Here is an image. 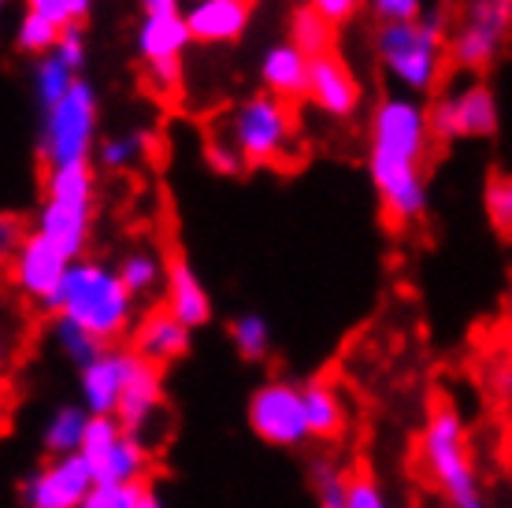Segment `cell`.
Returning <instances> with one entry per match:
<instances>
[{
  "instance_id": "cell-37",
  "label": "cell",
  "mask_w": 512,
  "mask_h": 508,
  "mask_svg": "<svg viewBox=\"0 0 512 508\" xmlns=\"http://www.w3.org/2000/svg\"><path fill=\"white\" fill-rule=\"evenodd\" d=\"M346 508H390V501H386L383 486L375 483L368 471H357V475L349 479V505Z\"/></svg>"
},
{
  "instance_id": "cell-34",
  "label": "cell",
  "mask_w": 512,
  "mask_h": 508,
  "mask_svg": "<svg viewBox=\"0 0 512 508\" xmlns=\"http://www.w3.org/2000/svg\"><path fill=\"white\" fill-rule=\"evenodd\" d=\"M375 26L386 23H416L423 19V0H368Z\"/></svg>"
},
{
  "instance_id": "cell-44",
  "label": "cell",
  "mask_w": 512,
  "mask_h": 508,
  "mask_svg": "<svg viewBox=\"0 0 512 508\" xmlns=\"http://www.w3.org/2000/svg\"><path fill=\"white\" fill-rule=\"evenodd\" d=\"M509 293H512V286H509Z\"/></svg>"
},
{
  "instance_id": "cell-20",
  "label": "cell",
  "mask_w": 512,
  "mask_h": 508,
  "mask_svg": "<svg viewBox=\"0 0 512 508\" xmlns=\"http://www.w3.org/2000/svg\"><path fill=\"white\" fill-rule=\"evenodd\" d=\"M260 82L264 93H275L282 101H305L308 97V56L297 49L294 41L286 38L279 45H271L260 56Z\"/></svg>"
},
{
  "instance_id": "cell-23",
  "label": "cell",
  "mask_w": 512,
  "mask_h": 508,
  "mask_svg": "<svg viewBox=\"0 0 512 508\" xmlns=\"http://www.w3.org/2000/svg\"><path fill=\"white\" fill-rule=\"evenodd\" d=\"M119 279L127 286L134 297H149L160 286H167V264L164 256L153 253V249H130L123 260L116 264Z\"/></svg>"
},
{
  "instance_id": "cell-24",
  "label": "cell",
  "mask_w": 512,
  "mask_h": 508,
  "mask_svg": "<svg viewBox=\"0 0 512 508\" xmlns=\"http://www.w3.org/2000/svg\"><path fill=\"white\" fill-rule=\"evenodd\" d=\"M86 427H90V412L78 405H64L45 427V449L52 457H75V453H82Z\"/></svg>"
},
{
  "instance_id": "cell-12",
  "label": "cell",
  "mask_w": 512,
  "mask_h": 508,
  "mask_svg": "<svg viewBox=\"0 0 512 508\" xmlns=\"http://www.w3.org/2000/svg\"><path fill=\"white\" fill-rule=\"evenodd\" d=\"M249 427L268 445H286V449L305 445L312 438L305 412V386H294V382L260 386L249 401Z\"/></svg>"
},
{
  "instance_id": "cell-1",
  "label": "cell",
  "mask_w": 512,
  "mask_h": 508,
  "mask_svg": "<svg viewBox=\"0 0 512 508\" xmlns=\"http://www.w3.org/2000/svg\"><path fill=\"white\" fill-rule=\"evenodd\" d=\"M427 108L409 93H386L368 115V175L390 227H412L427 212Z\"/></svg>"
},
{
  "instance_id": "cell-26",
  "label": "cell",
  "mask_w": 512,
  "mask_h": 508,
  "mask_svg": "<svg viewBox=\"0 0 512 508\" xmlns=\"http://www.w3.org/2000/svg\"><path fill=\"white\" fill-rule=\"evenodd\" d=\"M149 145L153 138L145 134V130H119V134H108L101 138L97 145V164L104 171H130V167H138L145 156H149Z\"/></svg>"
},
{
  "instance_id": "cell-17",
  "label": "cell",
  "mask_w": 512,
  "mask_h": 508,
  "mask_svg": "<svg viewBox=\"0 0 512 508\" xmlns=\"http://www.w3.org/2000/svg\"><path fill=\"white\" fill-rule=\"evenodd\" d=\"M256 0H193L186 4V26L193 45H231L249 30Z\"/></svg>"
},
{
  "instance_id": "cell-43",
  "label": "cell",
  "mask_w": 512,
  "mask_h": 508,
  "mask_svg": "<svg viewBox=\"0 0 512 508\" xmlns=\"http://www.w3.org/2000/svg\"><path fill=\"white\" fill-rule=\"evenodd\" d=\"M186 4H193V0H186Z\"/></svg>"
},
{
  "instance_id": "cell-38",
  "label": "cell",
  "mask_w": 512,
  "mask_h": 508,
  "mask_svg": "<svg viewBox=\"0 0 512 508\" xmlns=\"http://www.w3.org/2000/svg\"><path fill=\"white\" fill-rule=\"evenodd\" d=\"M205 156L219 175H242V171H249V167L242 164V156L234 153L231 145H223L219 138H212V134H208V141H205Z\"/></svg>"
},
{
  "instance_id": "cell-11",
  "label": "cell",
  "mask_w": 512,
  "mask_h": 508,
  "mask_svg": "<svg viewBox=\"0 0 512 508\" xmlns=\"http://www.w3.org/2000/svg\"><path fill=\"white\" fill-rule=\"evenodd\" d=\"M82 457L97 486H141L145 479V445L123 431L116 416H90Z\"/></svg>"
},
{
  "instance_id": "cell-42",
  "label": "cell",
  "mask_w": 512,
  "mask_h": 508,
  "mask_svg": "<svg viewBox=\"0 0 512 508\" xmlns=\"http://www.w3.org/2000/svg\"><path fill=\"white\" fill-rule=\"evenodd\" d=\"M297 4H308V0H297Z\"/></svg>"
},
{
  "instance_id": "cell-16",
  "label": "cell",
  "mask_w": 512,
  "mask_h": 508,
  "mask_svg": "<svg viewBox=\"0 0 512 508\" xmlns=\"http://www.w3.org/2000/svg\"><path fill=\"white\" fill-rule=\"evenodd\" d=\"M160 408H164V375H160V364L134 353L127 390L119 397V412H116L119 427L127 434H134V438H141L156 423Z\"/></svg>"
},
{
  "instance_id": "cell-28",
  "label": "cell",
  "mask_w": 512,
  "mask_h": 508,
  "mask_svg": "<svg viewBox=\"0 0 512 508\" xmlns=\"http://www.w3.org/2000/svg\"><path fill=\"white\" fill-rule=\"evenodd\" d=\"M60 34H64V30L52 23V19H45V15H38V12H23L19 23H15V49L23 52V56L41 60V56H52Z\"/></svg>"
},
{
  "instance_id": "cell-25",
  "label": "cell",
  "mask_w": 512,
  "mask_h": 508,
  "mask_svg": "<svg viewBox=\"0 0 512 508\" xmlns=\"http://www.w3.org/2000/svg\"><path fill=\"white\" fill-rule=\"evenodd\" d=\"M82 75H75L71 67H64L56 56H41L34 60V75H30V86H34V101H38V115L56 108V104L64 101L67 93L75 89V82Z\"/></svg>"
},
{
  "instance_id": "cell-2",
  "label": "cell",
  "mask_w": 512,
  "mask_h": 508,
  "mask_svg": "<svg viewBox=\"0 0 512 508\" xmlns=\"http://www.w3.org/2000/svg\"><path fill=\"white\" fill-rule=\"evenodd\" d=\"M212 138L231 145L245 167H290L297 160L294 104L275 93H253L219 115Z\"/></svg>"
},
{
  "instance_id": "cell-18",
  "label": "cell",
  "mask_w": 512,
  "mask_h": 508,
  "mask_svg": "<svg viewBox=\"0 0 512 508\" xmlns=\"http://www.w3.org/2000/svg\"><path fill=\"white\" fill-rule=\"evenodd\" d=\"M134 364V349H104L93 364L82 368V405L90 416H116L119 397L127 390V375Z\"/></svg>"
},
{
  "instance_id": "cell-31",
  "label": "cell",
  "mask_w": 512,
  "mask_h": 508,
  "mask_svg": "<svg viewBox=\"0 0 512 508\" xmlns=\"http://www.w3.org/2000/svg\"><path fill=\"white\" fill-rule=\"evenodd\" d=\"M483 208H487L490 227L498 230L501 238H512V175L494 171L487 178V190H483Z\"/></svg>"
},
{
  "instance_id": "cell-30",
  "label": "cell",
  "mask_w": 512,
  "mask_h": 508,
  "mask_svg": "<svg viewBox=\"0 0 512 508\" xmlns=\"http://www.w3.org/2000/svg\"><path fill=\"white\" fill-rule=\"evenodd\" d=\"M349 475L338 468L334 460H316L312 464V490H316V505L320 508H346L349 505Z\"/></svg>"
},
{
  "instance_id": "cell-36",
  "label": "cell",
  "mask_w": 512,
  "mask_h": 508,
  "mask_svg": "<svg viewBox=\"0 0 512 508\" xmlns=\"http://www.w3.org/2000/svg\"><path fill=\"white\" fill-rule=\"evenodd\" d=\"M141 486H93V494L86 497L82 508H138Z\"/></svg>"
},
{
  "instance_id": "cell-35",
  "label": "cell",
  "mask_w": 512,
  "mask_h": 508,
  "mask_svg": "<svg viewBox=\"0 0 512 508\" xmlns=\"http://www.w3.org/2000/svg\"><path fill=\"white\" fill-rule=\"evenodd\" d=\"M52 56L64 67H71L75 75H82L86 71V30L82 26H67L60 41H56V49H52Z\"/></svg>"
},
{
  "instance_id": "cell-39",
  "label": "cell",
  "mask_w": 512,
  "mask_h": 508,
  "mask_svg": "<svg viewBox=\"0 0 512 508\" xmlns=\"http://www.w3.org/2000/svg\"><path fill=\"white\" fill-rule=\"evenodd\" d=\"M308 8H316L338 30V26H346L360 12V0H308Z\"/></svg>"
},
{
  "instance_id": "cell-41",
  "label": "cell",
  "mask_w": 512,
  "mask_h": 508,
  "mask_svg": "<svg viewBox=\"0 0 512 508\" xmlns=\"http://www.w3.org/2000/svg\"><path fill=\"white\" fill-rule=\"evenodd\" d=\"M138 508H164V501H160V494H156L153 486H141V501Z\"/></svg>"
},
{
  "instance_id": "cell-7",
  "label": "cell",
  "mask_w": 512,
  "mask_h": 508,
  "mask_svg": "<svg viewBox=\"0 0 512 508\" xmlns=\"http://www.w3.org/2000/svg\"><path fill=\"white\" fill-rule=\"evenodd\" d=\"M97 127H101V101L93 82L78 78L75 89L67 93L64 101L41 112L38 119V160L45 171L67 164H90L97 156Z\"/></svg>"
},
{
  "instance_id": "cell-13",
  "label": "cell",
  "mask_w": 512,
  "mask_h": 508,
  "mask_svg": "<svg viewBox=\"0 0 512 508\" xmlns=\"http://www.w3.org/2000/svg\"><path fill=\"white\" fill-rule=\"evenodd\" d=\"M12 286L23 293L30 305L52 312L56 308V297L64 290V279L71 271V260H67L52 242H45L38 230H26V238L19 242L12 256Z\"/></svg>"
},
{
  "instance_id": "cell-6",
  "label": "cell",
  "mask_w": 512,
  "mask_h": 508,
  "mask_svg": "<svg viewBox=\"0 0 512 508\" xmlns=\"http://www.w3.org/2000/svg\"><path fill=\"white\" fill-rule=\"evenodd\" d=\"M420 460L427 468V479L446 494L453 508H487L472 464V449H468V431L449 405H438L423 423Z\"/></svg>"
},
{
  "instance_id": "cell-10",
  "label": "cell",
  "mask_w": 512,
  "mask_h": 508,
  "mask_svg": "<svg viewBox=\"0 0 512 508\" xmlns=\"http://www.w3.org/2000/svg\"><path fill=\"white\" fill-rule=\"evenodd\" d=\"M193 45V34L186 26V15H141L134 30V49H138L145 78L160 97H175L182 89V52Z\"/></svg>"
},
{
  "instance_id": "cell-33",
  "label": "cell",
  "mask_w": 512,
  "mask_h": 508,
  "mask_svg": "<svg viewBox=\"0 0 512 508\" xmlns=\"http://www.w3.org/2000/svg\"><path fill=\"white\" fill-rule=\"evenodd\" d=\"M26 12H38L45 19L67 30V26H82L93 12V0H26Z\"/></svg>"
},
{
  "instance_id": "cell-8",
  "label": "cell",
  "mask_w": 512,
  "mask_h": 508,
  "mask_svg": "<svg viewBox=\"0 0 512 508\" xmlns=\"http://www.w3.org/2000/svg\"><path fill=\"white\" fill-rule=\"evenodd\" d=\"M512 38V0H453L449 64L483 75Z\"/></svg>"
},
{
  "instance_id": "cell-32",
  "label": "cell",
  "mask_w": 512,
  "mask_h": 508,
  "mask_svg": "<svg viewBox=\"0 0 512 508\" xmlns=\"http://www.w3.org/2000/svg\"><path fill=\"white\" fill-rule=\"evenodd\" d=\"M231 342L234 349L245 356V360H260V356H268V345H271V327L264 316H256V312H245L231 323Z\"/></svg>"
},
{
  "instance_id": "cell-5",
  "label": "cell",
  "mask_w": 512,
  "mask_h": 508,
  "mask_svg": "<svg viewBox=\"0 0 512 508\" xmlns=\"http://www.w3.org/2000/svg\"><path fill=\"white\" fill-rule=\"evenodd\" d=\"M41 190L45 193H41L34 230L75 264L86 253L93 230V201H97L93 164L52 167V171H45V186Z\"/></svg>"
},
{
  "instance_id": "cell-22",
  "label": "cell",
  "mask_w": 512,
  "mask_h": 508,
  "mask_svg": "<svg viewBox=\"0 0 512 508\" xmlns=\"http://www.w3.org/2000/svg\"><path fill=\"white\" fill-rule=\"evenodd\" d=\"M305 412H308V427H312V438H323L331 442L346 431V405L334 390L331 382H305Z\"/></svg>"
},
{
  "instance_id": "cell-19",
  "label": "cell",
  "mask_w": 512,
  "mask_h": 508,
  "mask_svg": "<svg viewBox=\"0 0 512 508\" xmlns=\"http://www.w3.org/2000/svg\"><path fill=\"white\" fill-rule=\"evenodd\" d=\"M164 308L171 316L186 323V327H205L208 316H212V297H208L201 275L193 271V264L182 253H175L167 260V293H164Z\"/></svg>"
},
{
  "instance_id": "cell-15",
  "label": "cell",
  "mask_w": 512,
  "mask_h": 508,
  "mask_svg": "<svg viewBox=\"0 0 512 508\" xmlns=\"http://www.w3.org/2000/svg\"><path fill=\"white\" fill-rule=\"evenodd\" d=\"M305 101L320 115L338 119V123H349V119L357 115L360 82H357V75L349 71V64L342 60V52L338 49L308 60V97Z\"/></svg>"
},
{
  "instance_id": "cell-21",
  "label": "cell",
  "mask_w": 512,
  "mask_h": 508,
  "mask_svg": "<svg viewBox=\"0 0 512 508\" xmlns=\"http://www.w3.org/2000/svg\"><path fill=\"white\" fill-rule=\"evenodd\" d=\"M186 349H190V327L179 323L167 308H153L134 327V353L160 364V368L171 364V360H179V356H186Z\"/></svg>"
},
{
  "instance_id": "cell-27",
  "label": "cell",
  "mask_w": 512,
  "mask_h": 508,
  "mask_svg": "<svg viewBox=\"0 0 512 508\" xmlns=\"http://www.w3.org/2000/svg\"><path fill=\"white\" fill-rule=\"evenodd\" d=\"M290 41L305 52L308 60L338 49V45H334V26L327 23L316 8H308V4H297L294 15H290Z\"/></svg>"
},
{
  "instance_id": "cell-9",
  "label": "cell",
  "mask_w": 512,
  "mask_h": 508,
  "mask_svg": "<svg viewBox=\"0 0 512 508\" xmlns=\"http://www.w3.org/2000/svg\"><path fill=\"white\" fill-rule=\"evenodd\" d=\"M427 123H431V138L438 145L468 138H494L501 123L498 97L483 78H468L461 86L446 89L435 104L427 108Z\"/></svg>"
},
{
  "instance_id": "cell-29",
  "label": "cell",
  "mask_w": 512,
  "mask_h": 508,
  "mask_svg": "<svg viewBox=\"0 0 512 508\" xmlns=\"http://www.w3.org/2000/svg\"><path fill=\"white\" fill-rule=\"evenodd\" d=\"M52 342H56V349H60L71 364H78V368L93 364V360L108 349V345L97 342L90 331H82L78 323H71V319H60V316H56V323H52Z\"/></svg>"
},
{
  "instance_id": "cell-14",
  "label": "cell",
  "mask_w": 512,
  "mask_h": 508,
  "mask_svg": "<svg viewBox=\"0 0 512 508\" xmlns=\"http://www.w3.org/2000/svg\"><path fill=\"white\" fill-rule=\"evenodd\" d=\"M93 479L90 464L82 453L75 457H52L45 468H38L23 486V501L26 508H82L86 497L93 494Z\"/></svg>"
},
{
  "instance_id": "cell-4",
  "label": "cell",
  "mask_w": 512,
  "mask_h": 508,
  "mask_svg": "<svg viewBox=\"0 0 512 508\" xmlns=\"http://www.w3.org/2000/svg\"><path fill=\"white\" fill-rule=\"evenodd\" d=\"M375 60L409 97H423L442 82L449 60V23L442 15H423L416 23H386L372 34Z\"/></svg>"
},
{
  "instance_id": "cell-3",
  "label": "cell",
  "mask_w": 512,
  "mask_h": 508,
  "mask_svg": "<svg viewBox=\"0 0 512 508\" xmlns=\"http://www.w3.org/2000/svg\"><path fill=\"white\" fill-rule=\"evenodd\" d=\"M134 301L138 297L123 286L116 267L82 256L67 271L64 290L56 297L52 316L71 319L82 331H90L97 342L112 345L116 338H123L130 331V323H134Z\"/></svg>"
},
{
  "instance_id": "cell-40",
  "label": "cell",
  "mask_w": 512,
  "mask_h": 508,
  "mask_svg": "<svg viewBox=\"0 0 512 508\" xmlns=\"http://www.w3.org/2000/svg\"><path fill=\"white\" fill-rule=\"evenodd\" d=\"M138 4H141V15H156V19H164V15H186L182 0H138Z\"/></svg>"
}]
</instances>
